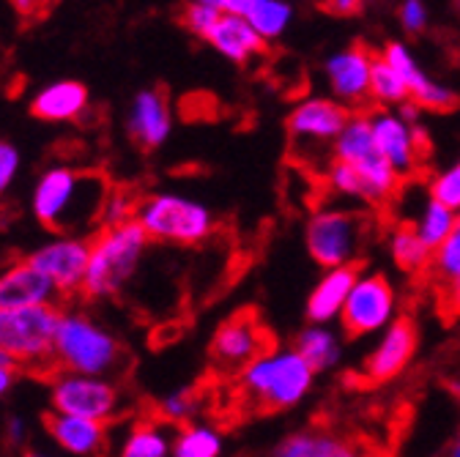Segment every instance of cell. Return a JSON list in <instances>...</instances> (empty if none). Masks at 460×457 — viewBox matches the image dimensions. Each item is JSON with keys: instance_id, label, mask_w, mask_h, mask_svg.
<instances>
[{"instance_id": "obj_18", "label": "cell", "mask_w": 460, "mask_h": 457, "mask_svg": "<svg viewBox=\"0 0 460 457\" xmlns=\"http://www.w3.org/2000/svg\"><path fill=\"white\" fill-rule=\"evenodd\" d=\"M58 299L61 296L52 288V282L28 258L0 271V310L55 304Z\"/></svg>"}, {"instance_id": "obj_11", "label": "cell", "mask_w": 460, "mask_h": 457, "mask_svg": "<svg viewBox=\"0 0 460 457\" xmlns=\"http://www.w3.org/2000/svg\"><path fill=\"white\" fill-rule=\"evenodd\" d=\"M28 260L52 282L58 296H77L83 294L85 271L91 260V236H58L41 244Z\"/></svg>"}, {"instance_id": "obj_37", "label": "cell", "mask_w": 460, "mask_h": 457, "mask_svg": "<svg viewBox=\"0 0 460 457\" xmlns=\"http://www.w3.org/2000/svg\"><path fill=\"white\" fill-rule=\"evenodd\" d=\"M20 164H22V156L20 151L6 143V140H0V200H4L12 189V184L17 181V173H20Z\"/></svg>"}, {"instance_id": "obj_38", "label": "cell", "mask_w": 460, "mask_h": 457, "mask_svg": "<svg viewBox=\"0 0 460 457\" xmlns=\"http://www.w3.org/2000/svg\"><path fill=\"white\" fill-rule=\"evenodd\" d=\"M428 6L422 0H402L400 6V25L409 36H420L425 28H428Z\"/></svg>"}, {"instance_id": "obj_15", "label": "cell", "mask_w": 460, "mask_h": 457, "mask_svg": "<svg viewBox=\"0 0 460 457\" xmlns=\"http://www.w3.org/2000/svg\"><path fill=\"white\" fill-rule=\"evenodd\" d=\"M351 112L332 99H307L288 116V135L299 145H332L342 135Z\"/></svg>"}, {"instance_id": "obj_14", "label": "cell", "mask_w": 460, "mask_h": 457, "mask_svg": "<svg viewBox=\"0 0 460 457\" xmlns=\"http://www.w3.org/2000/svg\"><path fill=\"white\" fill-rule=\"evenodd\" d=\"M376 143L386 156L397 179H411L425 156V135L420 127L406 124L394 112H378L370 119Z\"/></svg>"}, {"instance_id": "obj_28", "label": "cell", "mask_w": 460, "mask_h": 457, "mask_svg": "<svg viewBox=\"0 0 460 457\" xmlns=\"http://www.w3.org/2000/svg\"><path fill=\"white\" fill-rule=\"evenodd\" d=\"M225 435L217 425L192 419L172 435V457H222Z\"/></svg>"}, {"instance_id": "obj_3", "label": "cell", "mask_w": 460, "mask_h": 457, "mask_svg": "<svg viewBox=\"0 0 460 457\" xmlns=\"http://www.w3.org/2000/svg\"><path fill=\"white\" fill-rule=\"evenodd\" d=\"M151 239L135 219L102 224L91 233V260L85 271V299H115L143 266Z\"/></svg>"}, {"instance_id": "obj_24", "label": "cell", "mask_w": 460, "mask_h": 457, "mask_svg": "<svg viewBox=\"0 0 460 457\" xmlns=\"http://www.w3.org/2000/svg\"><path fill=\"white\" fill-rule=\"evenodd\" d=\"M359 449L340 433L326 427H305L288 433L271 452V457H354Z\"/></svg>"}, {"instance_id": "obj_31", "label": "cell", "mask_w": 460, "mask_h": 457, "mask_svg": "<svg viewBox=\"0 0 460 457\" xmlns=\"http://www.w3.org/2000/svg\"><path fill=\"white\" fill-rule=\"evenodd\" d=\"M326 184L337 198L354 200V203H362V206H381V198L373 192V187L357 173L351 164H345V162L332 159V164L326 170Z\"/></svg>"}, {"instance_id": "obj_1", "label": "cell", "mask_w": 460, "mask_h": 457, "mask_svg": "<svg viewBox=\"0 0 460 457\" xmlns=\"http://www.w3.org/2000/svg\"><path fill=\"white\" fill-rule=\"evenodd\" d=\"M110 192L112 187L99 170L52 164L33 187L31 211L55 236H88L96 224L102 227Z\"/></svg>"}, {"instance_id": "obj_12", "label": "cell", "mask_w": 460, "mask_h": 457, "mask_svg": "<svg viewBox=\"0 0 460 457\" xmlns=\"http://www.w3.org/2000/svg\"><path fill=\"white\" fill-rule=\"evenodd\" d=\"M269 348V331L247 312H239L219 323L211 337L208 356L222 373H242L255 356Z\"/></svg>"}, {"instance_id": "obj_41", "label": "cell", "mask_w": 460, "mask_h": 457, "mask_svg": "<svg viewBox=\"0 0 460 457\" xmlns=\"http://www.w3.org/2000/svg\"><path fill=\"white\" fill-rule=\"evenodd\" d=\"M252 6H255V0H219V12L236 14V17H247Z\"/></svg>"}, {"instance_id": "obj_17", "label": "cell", "mask_w": 460, "mask_h": 457, "mask_svg": "<svg viewBox=\"0 0 460 457\" xmlns=\"http://www.w3.org/2000/svg\"><path fill=\"white\" fill-rule=\"evenodd\" d=\"M381 55H384V61L400 75V80L406 83L411 101H417L425 110H436V112H449L457 107V93L449 91L447 85L430 80L402 41H389Z\"/></svg>"}, {"instance_id": "obj_13", "label": "cell", "mask_w": 460, "mask_h": 457, "mask_svg": "<svg viewBox=\"0 0 460 457\" xmlns=\"http://www.w3.org/2000/svg\"><path fill=\"white\" fill-rule=\"evenodd\" d=\"M420 348V331L417 323L409 318H397L392 326H386L381 334H376L373 348L365 354L362 375L370 383H389L397 375H402Z\"/></svg>"}, {"instance_id": "obj_29", "label": "cell", "mask_w": 460, "mask_h": 457, "mask_svg": "<svg viewBox=\"0 0 460 457\" xmlns=\"http://www.w3.org/2000/svg\"><path fill=\"white\" fill-rule=\"evenodd\" d=\"M455 222H457V214H455L452 208H447L444 203H438V200H433V198L428 195L425 203H422V208H420V214H414V219L406 222V224H411V227H414V233L420 236V242H422L430 252H436V250L447 242V236L452 233Z\"/></svg>"}, {"instance_id": "obj_39", "label": "cell", "mask_w": 460, "mask_h": 457, "mask_svg": "<svg viewBox=\"0 0 460 457\" xmlns=\"http://www.w3.org/2000/svg\"><path fill=\"white\" fill-rule=\"evenodd\" d=\"M362 4L365 0H326L323 9L334 17H354L362 12Z\"/></svg>"}, {"instance_id": "obj_48", "label": "cell", "mask_w": 460, "mask_h": 457, "mask_svg": "<svg viewBox=\"0 0 460 457\" xmlns=\"http://www.w3.org/2000/svg\"><path fill=\"white\" fill-rule=\"evenodd\" d=\"M0 365H14V362H12V359H9L6 354H0Z\"/></svg>"}, {"instance_id": "obj_30", "label": "cell", "mask_w": 460, "mask_h": 457, "mask_svg": "<svg viewBox=\"0 0 460 457\" xmlns=\"http://www.w3.org/2000/svg\"><path fill=\"white\" fill-rule=\"evenodd\" d=\"M430 255L433 252L420 242V236L414 233L411 224L402 222L400 227H394V231H392V236H389V258L400 271H406V274L428 271Z\"/></svg>"}, {"instance_id": "obj_42", "label": "cell", "mask_w": 460, "mask_h": 457, "mask_svg": "<svg viewBox=\"0 0 460 457\" xmlns=\"http://www.w3.org/2000/svg\"><path fill=\"white\" fill-rule=\"evenodd\" d=\"M6 435H9L12 444H25V438H28V425H25L20 417H12V419L6 422Z\"/></svg>"}, {"instance_id": "obj_4", "label": "cell", "mask_w": 460, "mask_h": 457, "mask_svg": "<svg viewBox=\"0 0 460 457\" xmlns=\"http://www.w3.org/2000/svg\"><path fill=\"white\" fill-rule=\"evenodd\" d=\"M124 362V346L107 326L83 310H64L55 329L52 367L83 375H112Z\"/></svg>"}, {"instance_id": "obj_8", "label": "cell", "mask_w": 460, "mask_h": 457, "mask_svg": "<svg viewBox=\"0 0 460 457\" xmlns=\"http://www.w3.org/2000/svg\"><path fill=\"white\" fill-rule=\"evenodd\" d=\"M124 394L110 375H83L58 370L49 378V411L110 425L121 414Z\"/></svg>"}, {"instance_id": "obj_40", "label": "cell", "mask_w": 460, "mask_h": 457, "mask_svg": "<svg viewBox=\"0 0 460 457\" xmlns=\"http://www.w3.org/2000/svg\"><path fill=\"white\" fill-rule=\"evenodd\" d=\"M17 378H20V367L17 365H0V400H4L14 389Z\"/></svg>"}, {"instance_id": "obj_10", "label": "cell", "mask_w": 460, "mask_h": 457, "mask_svg": "<svg viewBox=\"0 0 460 457\" xmlns=\"http://www.w3.org/2000/svg\"><path fill=\"white\" fill-rule=\"evenodd\" d=\"M334 159L351 164L357 173L373 187V192L381 198V203L397 192L400 179L394 176V170L389 167L386 156L381 154L376 135H373V124L367 116H351V121L345 124L342 135L334 143Z\"/></svg>"}, {"instance_id": "obj_9", "label": "cell", "mask_w": 460, "mask_h": 457, "mask_svg": "<svg viewBox=\"0 0 460 457\" xmlns=\"http://www.w3.org/2000/svg\"><path fill=\"white\" fill-rule=\"evenodd\" d=\"M400 318V299L394 285L381 271H359L349 302L340 315V331L345 337H376Z\"/></svg>"}, {"instance_id": "obj_22", "label": "cell", "mask_w": 460, "mask_h": 457, "mask_svg": "<svg viewBox=\"0 0 460 457\" xmlns=\"http://www.w3.org/2000/svg\"><path fill=\"white\" fill-rule=\"evenodd\" d=\"M91 104V93L80 80H55L31 99V112L49 124H72L83 119Z\"/></svg>"}, {"instance_id": "obj_33", "label": "cell", "mask_w": 460, "mask_h": 457, "mask_svg": "<svg viewBox=\"0 0 460 457\" xmlns=\"http://www.w3.org/2000/svg\"><path fill=\"white\" fill-rule=\"evenodd\" d=\"M370 93L384 104H402L409 101V88L400 80V75L384 61V55H373L370 64Z\"/></svg>"}, {"instance_id": "obj_6", "label": "cell", "mask_w": 460, "mask_h": 457, "mask_svg": "<svg viewBox=\"0 0 460 457\" xmlns=\"http://www.w3.org/2000/svg\"><path fill=\"white\" fill-rule=\"evenodd\" d=\"M61 310L55 304L0 310V354H6L20 370L52 367V346Z\"/></svg>"}, {"instance_id": "obj_47", "label": "cell", "mask_w": 460, "mask_h": 457, "mask_svg": "<svg viewBox=\"0 0 460 457\" xmlns=\"http://www.w3.org/2000/svg\"><path fill=\"white\" fill-rule=\"evenodd\" d=\"M22 457H49V454H44V452H25Z\"/></svg>"}, {"instance_id": "obj_23", "label": "cell", "mask_w": 460, "mask_h": 457, "mask_svg": "<svg viewBox=\"0 0 460 457\" xmlns=\"http://www.w3.org/2000/svg\"><path fill=\"white\" fill-rule=\"evenodd\" d=\"M206 41L234 64H250L252 58L266 52V39L258 36V31L250 25L247 17L225 14V12L219 14L217 25L211 28Z\"/></svg>"}, {"instance_id": "obj_5", "label": "cell", "mask_w": 460, "mask_h": 457, "mask_svg": "<svg viewBox=\"0 0 460 457\" xmlns=\"http://www.w3.org/2000/svg\"><path fill=\"white\" fill-rule=\"evenodd\" d=\"M135 222L148 233L151 242L198 247L217 233V214L181 192H151L137 200Z\"/></svg>"}, {"instance_id": "obj_43", "label": "cell", "mask_w": 460, "mask_h": 457, "mask_svg": "<svg viewBox=\"0 0 460 457\" xmlns=\"http://www.w3.org/2000/svg\"><path fill=\"white\" fill-rule=\"evenodd\" d=\"M12 4L22 17H36L44 12V6L49 4V0H12Z\"/></svg>"}, {"instance_id": "obj_35", "label": "cell", "mask_w": 460, "mask_h": 457, "mask_svg": "<svg viewBox=\"0 0 460 457\" xmlns=\"http://www.w3.org/2000/svg\"><path fill=\"white\" fill-rule=\"evenodd\" d=\"M428 195L438 203H444L447 208H452L455 214H460V159H455L452 164H447L444 170L428 181Z\"/></svg>"}, {"instance_id": "obj_7", "label": "cell", "mask_w": 460, "mask_h": 457, "mask_svg": "<svg viewBox=\"0 0 460 457\" xmlns=\"http://www.w3.org/2000/svg\"><path fill=\"white\" fill-rule=\"evenodd\" d=\"M365 239V222L354 208H318L305 227V250L321 268L357 266Z\"/></svg>"}, {"instance_id": "obj_25", "label": "cell", "mask_w": 460, "mask_h": 457, "mask_svg": "<svg viewBox=\"0 0 460 457\" xmlns=\"http://www.w3.org/2000/svg\"><path fill=\"white\" fill-rule=\"evenodd\" d=\"M342 337L345 334L340 329H334L332 323H307L296 334L294 348L321 375V373H332L340 367V362L345 356V339Z\"/></svg>"}, {"instance_id": "obj_34", "label": "cell", "mask_w": 460, "mask_h": 457, "mask_svg": "<svg viewBox=\"0 0 460 457\" xmlns=\"http://www.w3.org/2000/svg\"><path fill=\"white\" fill-rule=\"evenodd\" d=\"M200 411V397L195 394V389H172L167 391L159 406H156V414H159V422L164 425H187L198 417Z\"/></svg>"}, {"instance_id": "obj_45", "label": "cell", "mask_w": 460, "mask_h": 457, "mask_svg": "<svg viewBox=\"0 0 460 457\" xmlns=\"http://www.w3.org/2000/svg\"><path fill=\"white\" fill-rule=\"evenodd\" d=\"M449 457H460V435L455 438V444H452V452H449Z\"/></svg>"}, {"instance_id": "obj_32", "label": "cell", "mask_w": 460, "mask_h": 457, "mask_svg": "<svg viewBox=\"0 0 460 457\" xmlns=\"http://www.w3.org/2000/svg\"><path fill=\"white\" fill-rule=\"evenodd\" d=\"M291 17H294V9L288 0H255V6L247 14L250 25L266 41L279 39L285 33V28L291 25Z\"/></svg>"}, {"instance_id": "obj_16", "label": "cell", "mask_w": 460, "mask_h": 457, "mask_svg": "<svg viewBox=\"0 0 460 457\" xmlns=\"http://www.w3.org/2000/svg\"><path fill=\"white\" fill-rule=\"evenodd\" d=\"M172 132V112L164 88H143L127 110V135L143 151H156Z\"/></svg>"}, {"instance_id": "obj_46", "label": "cell", "mask_w": 460, "mask_h": 457, "mask_svg": "<svg viewBox=\"0 0 460 457\" xmlns=\"http://www.w3.org/2000/svg\"><path fill=\"white\" fill-rule=\"evenodd\" d=\"M187 4H208V6H217L219 9V0H187Z\"/></svg>"}, {"instance_id": "obj_19", "label": "cell", "mask_w": 460, "mask_h": 457, "mask_svg": "<svg viewBox=\"0 0 460 457\" xmlns=\"http://www.w3.org/2000/svg\"><path fill=\"white\" fill-rule=\"evenodd\" d=\"M44 430L58 449H64L66 454H75V457H99L104 454L107 441H110L107 425L91 422L83 417L58 414V411L44 414Z\"/></svg>"}, {"instance_id": "obj_2", "label": "cell", "mask_w": 460, "mask_h": 457, "mask_svg": "<svg viewBox=\"0 0 460 457\" xmlns=\"http://www.w3.org/2000/svg\"><path fill=\"white\" fill-rule=\"evenodd\" d=\"M318 373L294 346H269L239 373V394L258 411L299 409L315 389Z\"/></svg>"}, {"instance_id": "obj_49", "label": "cell", "mask_w": 460, "mask_h": 457, "mask_svg": "<svg viewBox=\"0 0 460 457\" xmlns=\"http://www.w3.org/2000/svg\"><path fill=\"white\" fill-rule=\"evenodd\" d=\"M354 457H373V454H362V452H357Z\"/></svg>"}, {"instance_id": "obj_21", "label": "cell", "mask_w": 460, "mask_h": 457, "mask_svg": "<svg viewBox=\"0 0 460 457\" xmlns=\"http://www.w3.org/2000/svg\"><path fill=\"white\" fill-rule=\"evenodd\" d=\"M370 64L373 52L365 44H354L349 49H340L329 55L326 77L332 91L342 101H362L370 93Z\"/></svg>"}, {"instance_id": "obj_26", "label": "cell", "mask_w": 460, "mask_h": 457, "mask_svg": "<svg viewBox=\"0 0 460 457\" xmlns=\"http://www.w3.org/2000/svg\"><path fill=\"white\" fill-rule=\"evenodd\" d=\"M428 271H430V282L438 291V296L447 304L460 307V214L447 242L430 255Z\"/></svg>"}, {"instance_id": "obj_27", "label": "cell", "mask_w": 460, "mask_h": 457, "mask_svg": "<svg viewBox=\"0 0 460 457\" xmlns=\"http://www.w3.org/2000/svg\"><path fill=\"white\" fill-rule=\"evenodd\" d=\"M115 457H172V433L164 422L156 419L135 422L127 430Z\"/></svg>"}, {"instance_id": "obj_36", "label": "cell", "mask_w": 460, "mask_h": 457, "mask_svg": "<svg viewBox=\"0 0 460 457\" xmlns=\"http://www.w3.org/2000/svg\"><path fill=\"white\" fill-rule=\"evenodd\" d=\"M219 9L217 6H208V4H187L184 9H181V25L192 33V36H198V39H206L208 33H211V28L217 25V20H219Z\"/></svg>"}, {"instance_id": "obj_20", "label": "cell", "mask_w": 460, "mask_h": 457, "mask_svg": "<svg viewBox=\"0 0 460 457\" xmlns=\"http://www.w3.org/2000/svg\"><path fill=\"white\" fill-rule=\"evenodd\" d=\"M359 277L357 266H340V268H323L315 279L313 291L305 304L307 323H334L342 315V307L349 302V294Z\"/></svg>"}, {"instance_id": "obj_44", "label": "cell", "mask_w": 460, "mask_h": 457, "mask_svg": "<svg viewBox=\"0 0 460 457\" xmlns=\"http://www.w3.org/2000/svg\"><path fill=\"white\" fill-rule=\"evenodd\" d=\"M447 391L452 394V400H455V403L460 406V378L449 381V383H447Z\"/></svg>"}]
</instances>
